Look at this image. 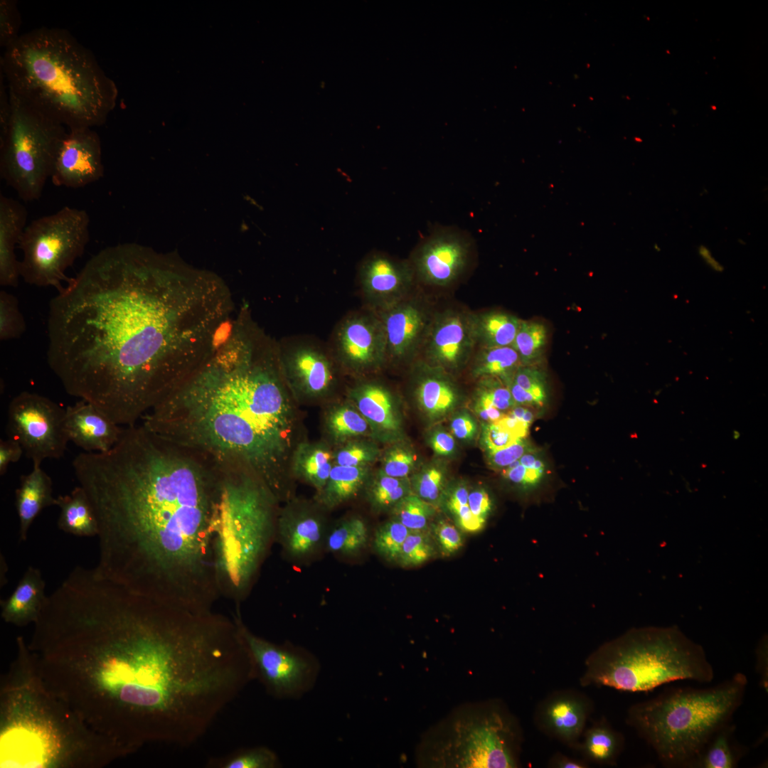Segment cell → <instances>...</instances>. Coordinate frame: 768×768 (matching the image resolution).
Segmentation results:
<instances>
[{
  "label": "cell",
  "instance_id": "cell-61",
  "mask_svg": "<svg viewBox=\"0 0 768 768\" xmlns=\"http://www.w3.org/2000/svg\"><path fill=\"white\" fill-rule=\"evenodd\" d=\"M430 444L432 450L441 456L450 454L455 447L452 435L444 431L436 432L431 438Z\"/></svg>",
  "mask_w": 768,
  "mask_h": 768
},
{
  "label": "cell",
  "instance_id": "cell-19",
  "mask_svg": "<svg viewBox=\"0 0 768 768\" xmlns=\"http://www.w3.org/2000/svg\"><path fill=\"white\" fill-rule=\"evenodd\" d=\"M102 144L89 127L68 129L58 146L50 175L56 186L79 188L104 176Z\"/></svg>",
  "mask_w": 768,
  "mask_h": 768
},
{
  "label": "cell",
  "instance_id": "cell-62",
  "mask_svg": "<svg viewBox=\"0 0 768 768\" xmlns=\"http://www.w3.org/2000/svg\"><path fill=\"white\" fill-rule=\"evenodd\" d=\"M551 768H587L589 762L585 759L571 757L560 752L554 753L549 759L548 765Z\"/></svg>",
  "mask_w": 768,
  "mask_h": 768
},
{
  "label": "cell",
  "instance_id": "cell-30",
  "mask_svg": "<svg viewBox=\"0 0 768 768\" xmlns=\"http://www.w3.org/2000/svg\"><path fill=\"white\" fill-rule=\"evenodd\" d=\"M624 744V736L603 718L585 728L576 750L588 762L614 766Z\"/></svg>",
  "mask_w": 768,
  "mask_h": 768
},
{
  "label": "cell",
  "instance_id": "cell-18",
  "mask_svg": "<svg viewBox=\"0 0 768 768\" xmlns=\"http://www.w3.org/2000/svg\"><path fill=\"white\" fill-rule=\"evenodd\" d=\"M357 278L363 307L378 313L410 295L415 275L410 260L374 252L361 262Z\"/></svg>",
  "mask_w": 768,
  "mask_h": 768
},
{
  "label": "cell",
  "instance_id": "cell-17",
  "mask_svg": "<svg viewBox=\"0 0 768 768\" xmlns=\"http://www.w3.org/2000/svg\"><path fill=\"white\" fill-rule=\"evenodd\" d=\"M472 250V239L466 231L438 227L420 242L410 262L416 278L427 285L445 287L466 272Z\"/></svg>",
  "mask_w": 768,
  "mask_h": 768
},
{
  "label": "cell",
  "instance_id": "cell-41",
  "mask_svg": "<svg viewBox=\"0 0 768 768\" xmlns=\"http://www.w3.org/2000/svg\"><path fill=\"white\" fill-rule=\"evenodd\" d=\"M434 512L432 503L411 492L392 508L393 518L410 531L429 530L430 521Z\"/></svg>",
  "mask_w": 768,
  "mask_h": 768
},
{
  "label": "cell",
  "instance_id": "cell-23",
  "mask_svg": "<svg viewBox=\"0 0 768 768\" xmlns=\"http://www.w3.org/2000/svg\"><path fill=\"white\" fill-rule=\"evenodd\" d=\"M377 314L385 331L386 363L411 358L423 343L433 318L426 306L410 295Z\"/></svg>",
  "mask_w": 768,
  "mask_h": 768
},
{
  "label": "cell",
  "instance_id": "cell-5",
  "mask_svg": "<svg viewBox=\"0 0 768 768\" xmlns=\"http://www.w3.org/2000/svg\"><path fill=\"white\" fill-rule=\"evenodd\" d=\"M16 643L1 681L0 767L101 768L127 756L46 686L21 636Z\"/></svg>",
  "mask_w": 768,
  "mask_h": 768
},
{
  "label": "cell",
  "instance_id": "cell-39",
  "mask_svg": "<svg viewBox=\"0 0 768 768\" xmlns=\"http://www.w3.org/2000/svg\"><path fill=\"white\" fill-rule=\"evenodd\" d=\"M207 767L214 768H278V755L265 746L238 749L232 753L208 760Z\"/></svg>",
  "mask_w": 768,
  "mask_h": 768
},
{
  "label": "cell",
  "instance_id": "cell-45",
  "mask_svg": "<svg viewBox=\"0 0 768 768\" xmlns=\"http://www.w3.org/2000/svg\"><path fill=\"white\" fill-rule=\"evenodd\" d=\"M26 330L25 319L17 298L4 290L0 292V339L20 338Z\"/></svg>",
  "mask_w": 768,
  "mask_h": 768
},
{
  "label": "cell",
  "instance_id": "cell-46",
  "mask_svg": "<svg viewBox=\"0 0 768 768\" xmlns=\"http://www.w3.org/2000/svg\"><path fill=\"white\" fill-rule=\"evenodd\" d=\"M546 471V464L541 455L532 466H523L516 460L503 469L502 476L523 491L538 489Z\"/></svg>",
  "mask_w": 768,
  "mask_h": 768
},
{
  "label": "cell",
  "instance_id": "cell-25",
  "mask_svg": "<svg viewBox=\"0 0 768 768\" xmlns=\"http://www.w3.org/2000/svg\"><path fill=\"white\" fill-rule=\"evenodd\" d=\"M28 213L18 201L0 195V284L16 287L20 275V261L15 249L26 228Z\"/></svg>",
  "mask_w": 768,
  "mask_h": 768
},
{
  "label": "cell",
  "instance_id": "cell-58",
  "mask_svg": "<svg viewBox=\"0 0 768 768\" xmlns=\"http://www.w3.org/2000/svg\"><path fill=\"white\" fill-rule=\"evenodd\" d=\"M23 454L21 444L8 437L0 440V475H4L11 463L18 462Z\"/></svg>",
  "mask_w": 768,
  "mask_h": 768
},
{
  "label": "cell",
  "instance_id": "cell-31",
  "mask_svg": "<svg viewBox=\"0 0 768 768\" xmlns=\"http://www.w3.org/2000/svg\"><path fill=\"white\" fill-rule=\"evenodd\" d=\"M521 319L503 311H489L472 315L476 343L482 348L511 346Z\"/></svg>",
  "mask_w": 768,
  "mask_h": 768
},
{
  "label": "cell",
  "instance_id": "cell-9",
  "mask_svg": "<svg viewBox=\"0 0 768 768\" xmlns=\"http://www.w3.org/2000/svg\"><path fill=\"white\" fill-rule=\"evenodd\" d=\"M714 671L702 646L674 628L633 629L585 661L582 686L646 692L678 680L710 683Z\"/></svg>",
  "mask_w": 768,
  "mask_h": 768
},
{
  "label": "cell",
  "instance_id": "cell-37",
  "mask_svg": "<svg viewBox=\"0 0 768 768\" xmlns=\"http://www.w3.org/2000/svg\"><path fill=\"white\" fill-rule=\"evenodd\" d=\"M369 533L365 521L360 517L343 519L328 531L325 548L330 552L353 556L367 545Z\"/></svg>",
  "mask_w": 768,
  "mask_h": 768
},
{
  "label": "cell",
  "instance_id": "cell-6",
  "mask_svg": "<svg viewBox=\"0 0 768 768\" xmlns=\"http://www.w3.org/2000/svg\"><path fill=\"white\" fill-rule=\"evenodd\" d=\"M0 71L12 94L68 129L101 126L117 105L114 81L64 28L21 34L4 49Z\"/></svg>",
  "mask_w": 768,
  "mask_h": 768
},
{
  "label": "cell",
  "instance_id": "cell-24",
  "mask_svg": "<svg viewBox=\"0 0 768 768\" xmlns=\"http://www.w3.org/2000/svg\"><path fill=\"white\" fill-rule=\"evenodd\" d=\"M69 442L86 452H106L119 440L124 427L85 400L68 406L65 414Z\"/></svg>",
  "mask_w": 768,
  "mask_h": 768
},
{
  "label": "cell",
  "instance_id": "cell-40",
  "mask_svg": "<svg viewBox=\"0 0 768 768\" xmlns=\"http://www.w3.org/2000/svg\"><path fill=\"white\" fill-rule=\"evenodd\" d=\"M327 426L334 437L343 439L366 434L370 424L348 400L330 410Z\"/></svg>",
  "mask_w": 768,
  "mask_h": 768
},
{
  "label": "cell",
  "instance_id": "cell-7",
  "mask_svg": "<svg viewBox=\"0 0 768 768\" xmlns=\"http://www.w3.org/2000/svg\"><path fill=\"white\" fill-rule=\"evenodd\" d=\"M741 673L711 688H678L632 705L626 721L670 767H688L742 703Z\"/></svg>",
  "mask_w": 768,
  "mask_h": 768
},
{
  "label": "cell",
  "instance_id": "cell-21",
  "mask_svg": "<svg viewBox=\"0 0 768 768\" xmlns=\"http://www.w3.org/2000/svg\"><path fill=\"white\" fill-rule=\"evenodd\" d=\"M327 533L324 516L306 503H290L278 513L275 540L293 562L316 557L325 548Z\"/></svg>",
  "mask_w": 768,
  "mask_h": 768
},
{
  "label": "cell",
  "instance_id": "cell-48",
  "mask_svg": "<svg viewBox=\"0 0 768 768\" xmlns=\"http://www.w3.org/2000/svg\"><path fill=\"white\" fill-rule=\"evenodd\" d=\"M487 378V382L478 391L476 404L491 406L503 412L516 405L507 385L494 378Z\"/></svg>",
  "mask_w": 768,
  "mask_h": 768
},
{
  "label": "cell",
  "instance_id": "cell-42",
  "mask_svg": "<svg viewBox=\"0 0 768 768\" xmlns=\"http://www.w3.org/2000/svg\"><path fill=\"white\" fill-rule=\"evenodd\" d=\"M410 533L398 521L391 520L380 525L375 531L373 548L381 558L390 562L397 563L402 545Z\"/></svg>",
  "mask_w": 768,
  "mask_h": 768
},
{
  "label": "cell",
  "instance_id": "cell-57",
  "mask_svg": "<svg viewBox=\"0 0 768 768\" xmlns=\"http://www.w3.org/2000/svg\"><path fill=\"white\" fill-rule=\"evenodd\" d=\"M469 491L465 486L459 485L447 494L445 504L454 521L470 510L468 505Z\"/></svg>",
  "mask_w": 768,
  "mask_h": 768
},
{
  "label": "cell",
  "instance_id": "cell-11",
  "mask_svg": "<svg viewBox=\"0 0 768 768\" xmlns=\"http://www.w3.org/2000/svg\"><path fill=\"white\" fill-rule=\"evenodd\" d=\"M9 95L11 117L0 132V176L21 200L36 201L50 178L65 127Z\"/></svg>",
  "mask_w": 768,
  "mask_h": 768
},
{
  "label": "cell",
  "instance_id": "cell-43",
  "mask_svg": "<svg viewBox=\"0 0 768 768\" xmlns=\"http://www.w3.org/2000/svg\"><path fill=\"white\" fill-rule=\"evenodd\" d=\"M410 492L407 481L391 477L381 472L368 489V496L375 508L388 510L392 509Z\"/></svg>",
  "mask_w": 768,
  "mask_h": 768
},
{
  "label": "cell",
  "instance_id": "cell-52",
  "mask_svg": "<svg viewBox=\"0 0 768 768\" xmlns=\"http://www.w3.org/2000/svg\"><path fill=\"white\" fill-rule=\"evenodd\" d=\"M444 475L437 468L427 469L414 484L416 495L430 503L437 501L442 490Z\"/></svg>",
  "mask_w": 768,
  "mask_h": 768
},
{
  "label": "cell",
  "instance_id": "cell-3",
  "mask_svg": "<svg viewBox=\"0 0 768 768\" xmlns=\"http://www.w3.org/2000/svg\"><path fill=\"white\" fill-rule=\"evenodd\" d=\"M73 468L98 523L95 573L171 606L213 610L220 465L136 424L108 452L78 454Z\"/></svg>",
  "mask_w": 768,
  "mask_h": 768
},
{
  "label": "cell",
  "instance_id": "cell-59",
  "mask_svg": "<svg viewBox=\"0 0 768 768\" xmlns=\"http://www.w3.org/2000/svg\"><path fill=\"white\" fill-rule=\"evenodd\" d=\"M451 430L457 438L471 439L476 433L477 426L470 415L462 413L454 417L452 420Z\"/></svg>",
  "mask_w": 768,
  "mask_h": 768
},
{
  "label": "cell",
  "instance_id": "cell-35",
  "mask_svg": "<svg viewBox=\"0 0 768 768\" xmlns=\"http://www.w3.org/2000/svg\"><path fill=\"white\" fill-rule=\"evenodd\" d=\"M415 393L420 408L432 418L447 414L458 400L455 387L447 380L438 376L422 378Z\"/></svg>",
  "mask_w": 768,
  "mask_h": 768
},
{
  "label": "cell",
  "instance_id": "cell-44",
  "mask_svg": "<svg viewBox=\"0 0 768 768\" xmlns=\"http://www.w3.org/2000/svg\"><path fill=\"white\" fill-rule=\"evenodd\" d=\"M436 548L429 530L410 531L402 545L397 563L403 567L422 565L434 556Z\"/></svg>",
  "mask_w": 768,
  "mask_h": 768
},
{
  "label": "cell",
  "instance_id": "cell-51",
  "mask_svg": "<svg viewBox=\"0 0 768 768\" xmlns=\"http://www.w3.org/2000/svg\"><path fill=\"white\" fill-rule=\"evenodd\" d=\"M375 450L363 442H350L333 455L335 464L346 466H365L375 457Z\"/></svg>",
  "mask_w": 768,
  "mask_h": 768
},
{
  "label": "cell",
  "instance_id": "cell-34",
  "mask_svg": "<svg viewBox=\"0 0 768 768\" xmlns=\"http://www.w3.org/2000/svg\"><path fill=\"white\" fill-rule=\"evenodd\" d=\"M333 454L328 449L319 445L302 444L293 458L295 472L306 482L321 491L328 481Z\"/></svg>",
  "mask_w": 768,
  "mask_h": 768
},
{
  "label": "cell",
  "instance_id": "cell-13",
  "mask_svg": "<svg viewBox=\"0 0 768 768\" xmlns=\"http://www.w3.org/2000/svg\"><path fill=\"white\" fill-rule=\"evenodd\" d=\"M251 659L255 680L277 699H298L311 691L321 664L311 652L290 644H276L252 633L239 612L233 616Z\"/></svg>",
  "mask_w": 768,
  "mask_h": 768
},
{
  "label": "cell",
  "instance_id": "cell-15",
  "mask_svg": "<svg viewBox=\"0 0 768 768\" xmlns=\"http://www.w3.org/2000/svg\"><path fill=\"white\" fill-rule=\"evenodd\" d=\"M277 343L280 369L292 395L315 400L334 393L342 370L328 343L308 336L286 337Z\"/></svg>",
  "mask_w": 768,
  "mask_h": 768
},
{
  "label": "cell",
  "instance_id": "cell-63",
  "mask_svg": "<svg viewBox=\"0 0 768 768\" xmlns=\"http://www.w3.org/2000/svg\"><path fill=\"white\" fill-rule=\"evenodd\" d=\"M767 645L764 642L763 645L758 647L757 651V666L756 669L761 676V683L766 691H767L768 685V666H767Z\"/></svg>",
  "mask_w": 768,
  "mask_h": 768
},
{
  "label": "cell",
  "instance_id": "cell-20",
  "mask_svg": "<svg viewBox=\"0 0 768 768\" xmlns=\"http://www.w3.org/2000/svg\"><path fill=\"white\" fill-rule=\"evenodd\" d=\"M593 709V702L585 693L575 689L559 690L538 704L534 722L548 737L576 750Z\"/></svg>",
  "mask_w": 768,
  "mask_h": 768
},
{
  "label": "cell",
  "instance_id": "cell-22",
  "mask_svg": "<svg viewBox=\"0 0 768 768\" xmlns=\"http://www.w3.org/2000/svg\"><path fill=\"white\" fill-rule=\"evenodd\" d=\"M472 315L449 309L433 316L423 341L426 358L440 367L455 368L476 344Z\"/></svg>",
  "mask_w": 768,
  "mask_h": 768
},
{
  "label": "cell",
  "instance_id": "cell-53",
  "mask_svg": "<svg viewBox=\"0 0 768 768\" xmlns=\"http://www.w3.org/2000/svg\"><path fill=\"white\" fill-rule=\"evenodd\" d=\"M535 449L526 438L520 439L504 448L488 452V460L492 467L505 469L523 454Z\"/></svg>",
  "mask_w": 768,
  "mask_h": 768
},
{
  "label": "cell",
  "instance_id": "cell-55",
  "mask_svg": "<svg viewBox=\"0 0 768 768\" xmlns=\"http://www.w3.org/2000/svg\"><path fill=\"white\" fill-rule=\"evenodd\" d=\"M518 439L495 422H488L484 425L482 442L488 452L504 448Z\"/></svg>",
  "mask_w": 768,
  "mask_h": 768
},
{
  "label": "cell",
  "instance_id": "cell-33",
  "mask_svg": "<svg viewBox=\"0 0 768 768\" xmlns=\"http://www.w3.org/2000/svg\"><path fill=\"white\" fill-rule=\"evenodd\" d=\"M735 730L729 723L718 730L688 767H736L744 752L734 739Z\"/></svg>",
  "mask_w": 768,
  "mask_h": 768
},
{
  "label": "cell",
  "instance_id": "cell-26",
  "mask_svg": "<svg viewBox=\"0 0 768 768\" xmlns=\"http://www.w3.org/2000/svg\"><path fill=\"white\" fill-rule=\"evenodd\" d=\"M348 399L370 425L388 432L399 430L395 397L386 386L369 380H358L349 388Z\"/></svg>",
  "mask_w": 768,
  "mask_h": 768
},
{
  "label": "cell",
  "instance_id": "cell-27",
  "mask_svg": "<svg viewBox=\"0 0 768 768\" xmlns=\"http://www.w3.org/2000/svg\"><path fill=\"white\" fill-rule=\"evenodd\" d=\"M46 583L39 569L29 566L13 593L1 601V618L8 624L24 626L37 620L46 598Z\"/></svg>",
  "mask_w": 768,
  "mask_h": 768
},
{
  "label": "cell",
  "instance_id": "cell-54",
  "mask_svg": "<svg viewBox=\"0 0 768 768\" xmlns=\"http://www.w3.org/2000/svg\"><path fill=\"white\" fill-rule=\"evenodd\" d=\"M414 462L415 458L410 452L395 448L385 456L382 472L391 477L404 479L412 469Z\"/></svg>",
  "mask_w": 768,
  "mask_h": 768
},
{
  "label": "cell",
  "instance_id": "cell-29",
  "mask_svg": "<svg viewBox=\"0 0 768 768\" xmlns=\"http://www.w3.org/2000/svg\"><path fill=\"white\" fill-rule=\"evenodd\" d=\"M55 506L60 510L58 520L60 530L77 536H97L99 529L96 516L85 490L80 485L68 494L58 496Z\"/></svg>",
  "mask_w": 768,
  "mask_h": 768
},
{
  "label": "cell",
  "instance_id": "cell-38",
  "mask_svg": "<svg viewBox=\"0 0 768 768\" xmlns=\"http://www.w3.org/2000/svg\"><path fill=\"white\" fill-rule=\"evenodd\" d=\"M548 340L546 326L536 321L521 320L512 347L521 366H535L541 358Z\"/></svg>",
  "mask_w": 768,
  "mask_h": 768
},
{
  "label": "cell",
  "instance_id": "cell-56",
  "mask_svg": "<svg viewBox=\"0 0 768 768\" xmlns=\"http://www.w3.org/2000/svg\"><path fill=\"white\" fill-rule=\"evenodd\" d=\"M468 505L474 516L486 524L494 507L489 493L484 488L474 489L469 492Z\"/></svg>",
  "mask_w": 768,
  "mask_h": 768
},
{
  "label": "cell",
  "instance_id": "cell-47",
  "mask_svg": "<svg viewBox=\"0 0 768 768\" xmlns=\"http://www.w3.org/2000/svg\"><path fill=\"white\" fill-rule=\"evenodd\" d=\"M512 380L532 394L544 407L548 400V386L546 375L541 369L535 366H521Z\"/></svg>",
  "mask_w": 768,
  "mask_h": 768
},
{
  "label": "cell",
  "instance_id": "cell-10",
  "mask_svg": "<svg viewBox=\"0 0 768 768\" xmlns=\"http://www.w3.org/2000/svg\"><path fill=\"white\" fill-rule=\"evenodd\" d=\"M523 737L502 700L465 703L423 733L415 759L425 768H517Z\"/></svg>",
  "mask_w": 768,
  "mask_h": 768
},
{
  "label": "cell",
  "instance_id": "cell-60",
  "mask_svg": "<svg viewBox=\"0 0 768 768\" xmlns=\"http://www.w3.org/2000/svg\"><path fill=\"white\" fill-rule=\"evenodd\" d=\"M495 423L511 432L518 439L526 438L530 427L529 424L525 422L522 420L516 418L509 412H507Z\"/></svg>",
  "mask_w": 768,
  "mask_h": 768
},
{
  "label": "cell",
  "instance_id": "cell-12",
  "mask_svg": "<svg viewBox=\"0 0 768 768\" xmlns=\"http://www.w3.org/2000/svg\"><path fill=\"white\" fill-rule=\"evenodd\" d=\"M90 223L85 210L64 206L26 225L18 245L23 252L20 275L23 281L61 290L63 282L70 279L66 270L89 242Z\"/></svg>",
  "mask_w": 768,
  "mask_h": 768
},
{
  "label": "cell",
  "instance_id": "cell-28",
  "mask_svg": "<svg viewBox=\"0 0 768 768\" xmlns=\"http://www.w3.org/2000/svg\"><path fill=\"white\" fill-rule=\"evenodd\" d=\"M15 498L19 521L18 538L20 542H23L27 539L31 525L41 511L55 506L51 478L41 466H33L30 473L21 476Z\"/></svg>",
  "mask_w": 768,
  "mask_h": 768
},
{
  "label": "cell",
  "instance_id": "cell-16",
  "mask_svg": "<svg viewBox=\"0 0 768 768\" xmlns=\"http://www.w3.org/2000/svg\"><path fill=\"white\" fill-rule=\"evenodd\" d=\"M342 371L362 375L386 363V342L378 314L365 307L348 312L327 343Z\"/></svg>",
  "mask_w": 768,
  "mask_h": 768
},
{
  "label": "cell",
  "instance_id": "cell-14",
  "mask_svg": "<svg viewBox=\"0 0 768 768\" xmlns=\"http://www.w3.org/2000/svg\"><path fill=\"white\" fill-rule=\"evenodd\" d=\"M65 409L36 393L23 391L9 402L8 437L16 440L33 466L46 459L63 457L69 442L65 426Z\"/></svg>",
  "mask_w": 768,
  "mask_h": 768
},
{
  "label": "cell",
  "instance_id": "cell-50",
  "mask_svg": "<svg viewBox=\"0 0 768 768\" xmlns=\"http://www.w3.org/2000/svg\"><path fill=\"white\" fill-rule=\"evenodd\" d=\"M21 15L14 0L0 1V46L5 49L21 36Z\"/></svg>",
  "mask_w": 768,
  "mask_h": 768
},
{
  "label": "cell",
  "instance_id": "cell-36",
  "mask_svg": "<svg viewBox=\"0 0 768 768\" xmlns=\"http://www.w3.org/2000/svg\"><path fill=\"white\" fill-rule=\"evenodd\" d=\"M521 366L519 356L512 346L482 348L473 371L477 377L500 378L508 386Z\"/></svg>",
  "mask_w": 768,
  "mask_h": 768
},
{
  "label": "cell",
  "instance_id": "cell-32",
  "mask_svg": "<svg viewBox=\"0 0 768 768\" xmlns=\"http://www.w3.org/2000/svg\"><path fill=\"white\" fill-rule=\"evenodd\" d=\"M364 466H332L328 481L319 492L317 501L324 508H332L354 498L366 479Z\"/></svg>",
  "mask_w": 768,
  "mask_h": 768
},
{
  "label": "cell",
  "instance_id": "cell-64",
  "mask_svg": "<svg viewBox=\"0 0 768 768\" xmlns=\"http://www.w3.org/2000/svg\"><path fill=\"white\" fill-rule=\"evenodd\" d=\"M699 255L705 261V262L714 270L717 272H722L723 267L713 257L710 250L702 245L698 249Z\"/></svg>",
  "mask_w": 768,
  "mask_h": 768
},
{
  "label": "cell",
  "instance_id": "cell-49",
  "mask_svg": "<svg viewBox=\"0 0 768 768\" xmlns=\"http://www.w3.org/2000/svg\"><path fill=\"white\" fill-rule=\"evenodd\" d=\"M431 530L435 545L443 556L454 554L464 545V539L461 530L447 521H437L432 526Z\"/></svg>",
  "mask_w": 768,
  "mask_h": 768
},
{
  "label": "cell",
  "instance_id": "cell-8",
  "mask_svg": "<svg viewBox=\"0 0 768 768\" xmlns=\"http://www.w3.org/2000/svg\"><path fill=\"white\" fill-rule=\"evenodd\" d=\"M223 469L215 570L220 596L239 604L248 595L275 541L278 500L251 474Z\"/></svg>",
  "mask_w": 768,
  "mask_h": 768
},
{
  "label": "cell",
  "instance_id": "cell-1",
  "mask_svg": "<svg viewBox=\"0 0 768 768\" xmlns=\"http://www.w3.org/2000/svg\"><path fill=\"white\" fill-rule=\"evenodd\" d=\"M46 686L129 754L187 747L250 683L233 619L134 593L78 565L47 596L27 644Z\"/></svg>",
  "mask_w": 768,
  "mask_h": 768
},
{
  "label": "cell",
  "instance_id": "cell-2",
  "mask_svg": "<svg viewBox=\"0 0 768 768\" xmlns=\"http://www.w3.org/2000/svg\"><path fill=\"white\" fill-rule=\"evenodd\" d=\"M235 314L219 279L110 246L50 300L48 364L68 394L134 425L210 357Z\"/></svg>",
  "mask_w": 768,
  "mask_h": 768
},
{
  "label": "cell",
  "instance_id": "cell-4",
  "mask_svg": "<svg viewBox=\"0 0 768 768\" xmlns=\"http://www.w3.org/2000/svg\"><path fill=\"white\" fill-rule=\"evenodd\" d=\"M291 397L277 341L242 308L225 341L142 425L223 468L251 474L279 498L291 447Z\"/></svg>",
  "mask_w": 768,
  "mask_h": 768
}]
</instances>
